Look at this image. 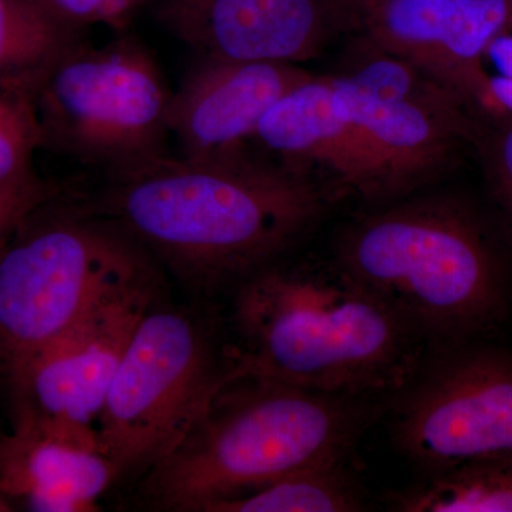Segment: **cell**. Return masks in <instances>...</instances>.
<instances>
[{"label":"cell","mask_w":512,"mask_h":512,"mask_svg":"<svg viewBox=\"0 0 512 512\" xmlns=\"http://www.w3.org/2000/svg\"><path fill=\"white\" fill-rule=\"evenodd\" d=\"M335 265L430 348L483 338L510 312V262L466 202L403 198L343 229Z\"/></svg>","instance_id":"obj_4"},{"label":"cell","mask_w":512,"mask_h":512,"mask_svg":"<svg viewBox=\"0 0 512 512\" xmlns=\"http://www.w3.org/2000/svg\"><path fill=\"white\" fill-rule=\"evenodd\" d=\"M356 2L360 5V3L367 2V0H356Z\"/></svg>","instance_id":"obj_24"},{"label":"cell","mask_w":512,"mask_h":512,"mask_svg":"<svg viewBox=\"0 0 512 512\" xmlns=\"http://www.w3.org/2000/svg\"><path fill=\"white\" fill-rule=\"evenodd\" d=\"M352 0H157V18L201 59L299 63Z\"/></svg>","instance_id":"obj_11"},{"label":"cell","mask_w":512,"mask_h":512,"mask_svg":"<svg viewBox=\"0 0 512 512\" xmlns=\"http://www.w3.org/2000/svg\"><path fill=\"white\" fill-rule=\"evenodd\" d=\"M37 148L32 94L0 84V191L37 202L55 194L35 170Z\"/></svg>","instance_id":"obj_19"},{"label":"cell","mask_w":512,"mask_h":512,"mask_svg":"<svg viewBox=\"0 0 512 512\" xmlns=\"http://www.w3.org/2000/svg\"><path fill=\"white\" fill-rule=\"evenodd\" d=\"M488 120L477 124L476 141L498 228L505 248L512 255V116L485 113Z\"/></svg>","instance_id":"obj_20"},{"label":"cell","mask_w":512,"mask_h":512,"mask_svg":"<svg viewBox=\"0 0 512 512\" xmlns=\"http://www.w3.org/2000/svg\"><path fill=\"white\" fill-rule=\"evenodd\" d=\"M375 414L366 396L232 373L144 474L143 497L156 510L212 512L295 471L346 461Z\"/></svg>","instance_id":"obj_3"},{"label":"cell","mask_w":512,"mask_h":512,"mask_svg":"<svg viewBox=\"0 0 512 512\" xmlns=\"http://www.w3.org/2000/svg\"><path fill=\"white\" fill-rule=\"evenodd\" d=\"M153 274L156 259L116 221L50 195L0 251V376L59 339L107 293Z\"/></svg>","instance_id":"obj_5"},{"label":"cell","mask_w":512,"mask_h":512,"mask_svg":"<svg viewBox=\"0 0 512 512\" xmlns=\"http://www.w3.org/2000/svg\"><path fill=\"white\" fill-rule=\"evenodd\" d=\"M82 40L42 0H0V84L33 96L53 64Z\"/></svg>","instance_id":"obj_16"},{"label":"cell","mask_w":512,"mask_h":512,"mask_svg":"<svg viewBox=\"0 0 512 512\" xmlns=\"http://www.w3.org/2000/svg\"><path fill=\"white\" fill-rule=\"evenodd\" d=\"M390 436L420 476L512 461V353L480 339L430 348L393 393Z\"/></svg>","instance_id":"obj_8"},{"label":"cell","mask_w":512,"mask_h":512,"mask_svg":"<svg viewBox=\"0 0 512 512\" xmlns=\"http://www.w3.org/2000/svg\"><path fill=\"white\" fill-rule=\"evenodd\" d=\"M484 80V113L512 116V22L505 26L481 60Z\"/></svg>","instance_id":"obj_22"},{"label":"cell","mask_w":512,"mask_h":512,"mask_svg":"<svg viewBox=\"0 0 512 512\" xmlns=\"http://www.w3.org/2000/svg\"><path fill=\"white\" fill-rule=\"evenodd\" d=\"M232 376L210 323L158 303L141 316L111 382L97 444L117 477L144 476L184 439Z\"/></svg>","instance_id":"obj_6"},{"label":"cell","mask_w":512,"mask_h":512,"mask_svg":"<svg viewBox=\"0 0 512 512\" xmlns=\"http://www.w3.org/2000/svg\"><path fill=\"white\" fill-rule=\"evenodd\" d=\"M40 202L0 191V251L5 247L9 238L12 237L13 231L18 227L23 217Z\"/></svg>","instance_id":"obj_23"},{"label":"cell","mask_w":512,"mask_h":512,"mask_svg":"<svg viewBox=\"0 0 512 512\" xmlns=\"http://www.w3.org/2000/svg\"><path fill=\"white\" fill-rule=\"evenodd\" d=\"M332 79L333 100L357 127L375 164L379 204L403 200L473 140L470 107L419 67L370 45Z\"/></svg>","instance_id":"obj_9"},{"label":"cell","mask_w":512,"mask_h":512,"mask_svg":"<svg viewBox=\"0 0 512 512\" xmlns=\"http://www.w3.org/2000/svg\"><path fill=\"white\" fill-rule=\"evenodd\" d=\"M366 510L365 493L342 463L303 468L212 512H352Z\"/></svg>","instance_id":"obj_18"},{"label":"cell","mask_w":512,"mask_h":512,"mask_svg":"<svg viewBox=\"0 0 512 512\" xmlns=\"http://www.w3.org/2000/svg\"><path fill=\"white\" fill-rule=\"evenodd\" d=\"M171 96L156 59L133 36L100 47L82 40L33 94L40 148L106 173L164 156Z\"/></svg>","instance_id":"obj_7"},{"label":"cell","mask_w":512,"mask_h":512,"mask_svg":"<svg viewBox=\"0 0 512 512\" xmlns=\"http://www.w3.org/2000/svg\"><path fill=\"white\" fill-rule=\"evenodd\" d=\"M252 141L328 200L355 195L379 204L375 164L360 131L336 106L330 77L312 76L276 101Z\"/></svg>","instance_id":"obj_13"},{"label":"cell","mask_w":512,"mask_h":512,"mask_svg":"<svg viewBox=\"0 0 512 512\" xmlns=\"http://www.w3.org/2000/svg\"><path fill=\"white\" fill-rule=\"evenodd\" d=\"M235 375L316 392L394 393L423 359V342L365 286L330 269L272 264L237 285Z\"/></svg>","instance_id":"obj_2"},{"label":"cell","mask_w":512,"mask_h":512,"mask_svg":"<svg viewBox=\"0 0 512 512\" xmlns=\"http://www.w3.org/2000/svg\"><path fill=\"white\" fill-rule=\"evenodd\" d=\"M70 28L106 25L124 32L136 13L157 0H42Z\"/></svg>","instance_id":"obj_21"},{"label":"cell","mask_w":512,"mask_h":512,"mask_svg":"<svg viewBox=\"0 0 512 512\" xmlns=\"http://www.w3.org/2000/svg\"><path fill=\"white\" fill-rule=\"evenodd\" d=\"M116 480L96 444L35 431L0 436V511H93Z\"/></svg>","instance_id":"obj_14"},{"label":"cell","mask_w":512,"mask_h":512,"mask_svg":"<svg viewBox=\"0 0 512 512\" xmlns=\"http://www.w3.org/2000/svg\"><path fill=\"white\" fill-rule=\"evenodd\" d=\"M311 77L293 63L201 59L171 96L168 130L180 157L214 161L249 153L262 117Z\"/></svg>","instance_id":"obj_12"},{"label":"cell","mask_w":512,"mask_h":512,"mask_svg":"<svg viewBox=\"0 0 512 512\" xmlns=\"http://www.w3.org/2000/svg\"><path fill=\"white\" fill-rule=\"evenodd\" d=\"M512 22V0H436L433 77L468 107L483 109L481 60Z\"/></svg>","instance_id":"obj_15"},{"label":"cell","mask_w":512,"mask_h":512,"mask_svg":"<svg viewBox=\"0 0 512 512\" xmlns=\"http://www.w3.org/2000/svg\"><path fill=\"white\" fill-rule=\"evenodd\" d=\"M399 512H512V461L478 460L448 468L389 495Z\"/></svg>","instance_id":"obj_17"},{"label":"cell","mask_w":512,"mask_h":512,"mask_svg":"<svg viewBox=\"0 0 512 512\" xmlns=\"http://www.w3.org/2000/svg\"><path fill=\"white\" fill-rule=\"evenodd\" d=\"M318 185L251 154L191 161L168 153L107 173L99 211L194 288L241 284L316 224Z\"/></svg>","instance_id":"obj_1"},{"label":"cell","mask_w":512,"mask_h":512,"mask_svg":"<svg viewBox=\"0 0 512 512\" xmlns=\"http://www.w3.org/2000/svg\"><path fill=\"white\" fill-rule=\"evenodd\" d=\"M157 274L107 293L76 325L6 377L13 430L97 444L111 382L141 316L157 299Z\"/></svg>","instance_id":"obj_10"}]
</instances>
